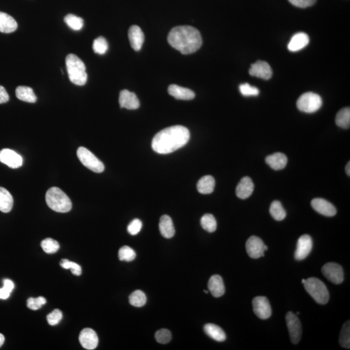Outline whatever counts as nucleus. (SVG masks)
Here are the masks:
<instances>
[{
  "label": "nucleus",
  "instance_id": "nucleus-1",
  "mask_svg": "<svg viewBox=\"0 0 350 350\" xmlns=\"http://www.w3.org/2000/svg\"><path fill=\"white\" fill-rule=\"evenodd\" d=\"M189 130L185 127L175 126L159 132L152 141V148L161 155L173 153L187 145L190 140Z\"/></svg>",
  "mask_w": 350,
  "mask_h": 350
},
{
  "label": "nucleus",
  "instance_id": "nucleus-2",
  "mask_svg": "<svg viewBox=\"0 0 350 350\" xmlns=\"http://www.w3.org/2000/svg\"><path fill=\"white\" fill-rule=\"evenodd\" d=\"M169 44L183 55H188L199 50L202 45L200 32L189 26H177L169 33Z\"/></svg>",
  "mask_w": 350,
  "mask_h": 350
},
{
  "label": "nucleus",
  "instance_id": "nucleus-3",
  "mask_svg": "<svg viewBox=\"0 0 350 350\" xmlns=\"http://www.w3.org/2000/svg\"><path fill=\"white\" fill-rule=\"evenodd\" d=\"M68 77L76 85L83 86L87 82L88 75L84 63L74 54H69L66 58Z\"/></svg>",
  "mask_w": 350,
  "mask_h": 350
},
{
  "label": "nucleus",
  "instance_id": "nucleus-4",
  "mask_svg": "<svg viewBox=\"0 0 350 350\" xmlns=\"http://www.w3.org/2000/svg\"><path fill=\"white\" fill-rule=\"evenodd\" d=\"M46 200L48 207L53 211L67 213L72 210V204L70 198L60 188L53 187L48 190Z\"/></svg>",
  "mask_w": 350,
  "mask_h": 350
},
{
  "label": "nucleus",
  "instance_id": "nucleus-5",
  "mask_svg": "<svg viewBox=\"0 0 350 350\" xmlns=\"http://www.w3.org/2000/svg\"><path fill=\"white\" fill-rule=\"evenodd\" d=\"M306 291L316 302L320 304H326L329 301L330 295L326 286L319 279L316 278H308L303 283Z\"/></svg>",
  "mask_w": 350,
  "mask_h": 350
},
{
  "label": "nucleus",
  "instance_id": "nucleus-6",
  "mask_svg": "<svg viewBox=\"0 0 350 350\" xmlns=\"http://www.w3.org/2000/svg\"><path fill=\"white\" fill-rule=\"evenodd\" d=\"M297 107L305 113H314L319 111L322 105V99L319 95L313 92L302 94L297 101Z\"/></svg>",
  "mask_w": 350,
  "mask_h": 350
},
{
  "label": "nucleus",
  "instance_id": "nucleus-7",
  "mask_svg": "<svg viewBox=\"0 0 350 350\" xmlns=\"http://www.w3.org/2000/svg\"><path fill=\"white\" fill-rule=\"evenodd\" d=\"M77 155L80 162L89 169L90 170L95 173H100L104 172L105 170L104 164L100 161L94 154L90 152L89 149L80 147L77 149Z\"/></svg>",
  "mask_w": 350,
  "mask_h": 350
},
{
  "label": "nucleus",
  "instance_id": "nucleus-8",
  "mask_svg": "<svg viewBox=\"0 0 350 350\" xmlns=\"http://www.w3.org/2000/svg\"><path fill=\"white\" fill-rule=\"evenodd\" d=\"M289 333H290L291 342L294 344H297L302 337V325L297 315L290 312L286 315Z\"/></svg>",
  "mask_w": 350,
  "mask_h": 350
},
{
  "label": "nucleus",
  "instance_id": "nucleus-9",
  "mask_svg": "<svg viewBox=\"0 0 350 350\" xmlns=\"http://www.w3.org/2000/svg\"><path fill=\"white\" fill-rule=\"evenodd\" d=\"M325 278L335 284H341L344 280V272L342 266L335 263L325 264L322 269Z\"/></svg>",
  "mask_w": 350,
  "mask_h": 350
},
{
  "label": "nucleus",
  "instance_id": "nucleus-10",
  "mask_svg": "<svg viewBox=\"0 0 350 350\" xmlns=\"http://www.w3.org/2000/svg\"><path fill=\"white\" fill-rule=\"evenodd\" d=\"M254 313L259 319L265 320L271 317L272 310L269 301L265 297H257L253 301Z\"/></svg>",
  "mask_w": 350,
  "mask_h": 350
},
{
  "label": "nucleus",
  "instance_id": "nucleus-11",
  "mask_svg": "<svg viewBox=\"0 0 350 350\" xmlns=\"http://www.w3.org/2000/svg\"><path fill=\"white\" fill-rule=\"evenodd\" d=\"M265 244L258 237H249L246 243V250L248 255L253 259H258L265 256Z\"/></svg>",
  "mask_w": 350,
  "mask_h": 350
},
{
  "label": "nucleus",
  "instance_id": "nucleus-12",
  "mask_svg": "<svg viewBox=\"0 0 350 350\" xmlns=\"http://www.w3.org/2000/svg\"><path fill=\"white\" fill-rule=\"evenodd\" d=\"M313 248V241L309 235H303L298 240L295 258L298 261L303 260L307 258Z\"/></svg>",
  "mask_w": 350,
  "mask_h": 350
},
{
  "label": "nucleus",
  "instance_id": "nucleus-13",
  "mask_svg": "<svg viewBox=\"0 0 350 350\" xmlns=\"http://www.w3.org/2000/svg\"><path fill=\"white\" fill-rule=\"evenodd\" d=\"M0 161L9 168L17 169L23 166V158L15 151L9 149H4L0 151Z\"/></svg>",
  "mask_w": 350,
  "mask_h": 350
},
{
  "label": "nucleus",
  "instance_id": "nucleus-14",
  "mask_svg": "<svg viewBox=\"0 0 350 350\" xmlns=\"http://www.w3.org/2000/svg\"><path fill=\"white\" fill-rule=\"evenodd\" d=\"M249 73L254 77L264 80H269L273 76V70L267 63L259 60L252 65L249 70Z\"/></svg>",
  "mask_w": 350,
  "mask_h": 350
},
{
  "label": "nucleus",
  "instance_id": "nucleus-15",
  "mask_svg": "<svg viewBox=\"0 0 350 350\" xmlns=\"http://www.w3.org/2000/svg\"><path fill=\"white\" fill-rule=\"evenodd\" d=\"M79 342L84 348L92 350L96 348L99 339L94 330L85 328L79 335Z\"/></svg>",
  "mask_w": 350,
  "mask_h": 350
},
{
  "label": "nucleus",
  "instance_id": "nucleus-16",
  "mask_svg": "<svg viewBox=\"0 0 350 350\" xmlns=\"http://www.w3.org/2000/svg\"><path fill=\"white\" fill-rule=\"evenodd\" d=\"M312 205L316 212L324 216L333 217L337 214V210L332 203L320 198L313 199Z\"/></svg>",
  "mask_w": 350,
  "mask_h": 350
},
{
  "label": "nucleus",
  "instance_id": "nucleus-17",
  "mask_svg": "<svg viewBox=\"0 0 350 350\" xmlns=\"http://www.w3.org/2000/svg\"><path fill=\"white\" fill-rule=\"evenodd\" d=\"M119 102L120 107L129 110H135L139 107V101L136 95L127 90L120 92Z\"/></svg>",
  "mask_w": 350,
  "mask_h": 350
},
{
  "label": "nucleus",
  "instance_id": "nucleus-18",
  "mask_svg": "<svg viewBox=\"0 0 350 350\" xmlns=\"http://www.w3.org/2000/svg\"><path fill=\"white\" fill-rule=\"evenodd\" d=\"M128 36L133 50L137 51L140 50L145 40V36L141 28L138 26H131L129 30Z\"/></svg>",
  "mask_w": 350,
  "mask_h": 350
},
{
  "label": "nucleus",
  "instance_id": "nucleus-19",
  "mask_svg": "<svg viewBox=\"0 0 350 350\" xmlns=\"http://www.w3.org/2000/svg\"><path fill=\"white\" fill-rule=\"evenodd\" d=\"M254 188V183L251 178L245 177L240 181L236 188V195L241 199H246L253 194Z\"/></svg>",
  "mask_w": 350,
  "mask_h": 350
},
{
  "label": "nucleus",
  "instance_id": "nucleus-20",
  "mask_svg": "<svg viewBox=\"0 0 350 350\" xmlns=\"http://www.w3.org/2000/svg\"><path fill=\"white\" fill-rule=\"evenodd\" d=\"M310 37L307 34L304 33H298L291 38L288 45V50L292 52L302 50L309 45Z\"/></svg>",
  "mask_w": 350,
  "mask_h": 350
},
{
  "label": "nucleus",
  "instance_id": "nucleus-21",
  "mask_svg": "<svg viewBox=\"0 0 350 350\" xmlns=\"http://www.w3.org/2000/svg\"><path fill=\"white\" fill-rule=\"evenodd\" d=\"M168 93L175 99L180 100H191L195 97V93L192 90L176 85L169 87Z\"/></svg>",
  "mask_w": 350,
  "mask_h": 350
},
{
  "label": "nucleus",
  "instance_id": "nucleus-22",
  "mask_svg": "<svg viewBox=\"0 0 350 350\" xmlns=\"http://www.w3.org/2000/svg\"><path fill=\"white\" fill-rule=\"evenodd\" d=\"M209 289L210 293L215 298L223 296L225 293V287L223 280L221 276L217 275L212 276L209 281Z\"/></svg>",
  "mask_w": 350,
  "mask_h": 350
},
{
  "label": "nucleus",
  "instance_id": "nucleus-23",
  "mask_svg": "<svg viewBox=\"0 0 350 350\" xmlns=\"http://www.w3.org/2000/svg\"><path fill=\"white\" fill-rule=\"evenodd\" d=\"M159 230H160L161 236L165 238L170 239L175 234V229L174 227L172 219L167 215L161 216L159 222Z\"/></svg>",
  "mask_w": 350,
  "mask_h": 350
},
{
  "label": "nucleus",
  "instance_id": "nucleus-24",
  "mask_svg": "<svg viewBox=\"0 0 350 350\" xmlns=\"http://www.w3.org/2000/svg\"><path fill=\"white\" fill-rule=\"evenodd\" d=\"M17 28L18 24L13 17L0 11V32L11 33L15 31Z\"/></svg>",
  "mask_w": 350,
  "mask_h": 350
},
{
  "label": "nucleus",
  "instance_id": "nucleus-25",
  "mask_svg": "<svg viewBox=\"0 0 350 350\" xmlns=\"http://www.w3.org/2000/svg\"><path fill=\"white\" fill-rule=\"evenodd\" d=\"M266 163L275 170H281L285 168L287 158L284 154L276 153L269 155L265 159Z\"/></svg>",
  "mask_w": 350,
  "mask_h": 350
},
{
  "label": "nucleus",
  "instance_id": "nucleus-26",
  "mask_svg": "<svg viewBox=\"0 0 350 350\" xmlns=\"http://www.w3.org/2000/svg\"><path fill=\"white\" fill-rule=\"evenodd\" d=\"M13 204V196L6 188L0 187V211L3 213L11 212Z\"/></svg>",
  "mask_w": 350,
  "mask_h": 350
},
{
  "label": "nucleus",
  "instance_id": "nucleus-27",
  "mask_svg": "<svg viewBox=\"0 0 350 350\" xmlns=\"http://www.w3.org/2000/svg\"><path fill=\"white\" fill-rule=\"evenodd\" d=\"M204 332L212 339L217 342H223L226 340V334L219 325L207 324L204 326Z\"/></svg>",
  "mask_w": 350,
  "mask_h": 350
},
{
  "label": "nucleus",
  "instance_id": "nucleus-28",
  "mask_svg": "<svg viewBox=\"0 0 350 350\" xmlns=\"http://www.w3.org/2000/svg\"><path fill=\"white\" fill-rule=\"evenodd\" d=\"M16 95L21 101L34 104L37 100L33 90L30 87L19 86L16 90Z\"/></svg>",
  "mask_w": 350,
  "mask_h": 350
},
{
  "label": "nucleus",
  "instance_id": "nucleus-29",
  "mask_svg": "<svg viewBox=\"0 0 350 350\" xmlns=\"http://www.w3.org/2000/svg\"><path fill=\"white\" fill-rule=\"evenodd\" d=\"M215 185L214 178L210 175H205L198 182L197 190L202 194H210L214 192Z\"/></svg>",
  "mask_w": 350,
  "mask_h": 350
},
{
  "label": "nucleus",
  "instance_id": "nucleus-30",
  "mask_svg": "<svg viewBox=\"0 0 350 350\" xmlns=\"http://www.w3.org/2000/svg\"><path fill=\"white\" fill-rule=\"evenodd\" d=\"M337 126L341 128L348 129L350 126V109L344 108L338 112L335 118Z\"/></svg>",
  "mask_w": 350,
  "mask_h": 350
},
{
  "label": "nucleus",
  "instance_id": "nucleus-31",
  "mask_svg": "<svg viewBox=\"0 0 350 350\" xmlns=\"http://www.w3.org/2000/svg\"><path fill=\"white\" fill-rule=\"evenodd\" d=\"M270 214L274 219L278 221H282L286 217L285 210H284L281 202L278 200H275L272 202L270 207Z\"/></svg>",
  "mask_w": 350,
  "mask_h": 350
},
{
  "label": "nucleus",
  "instance_id": "nucleus-32",
  "mask_svg": "<svg viewBox=\"0 0 350 350\" xmlns=\"http://www.w3.org/2000/svg\"><path fill=\"white\" fill-rule=\"evenodd\" d=\"M200 224L205 231L212 233L216 231L217 221L214 215L210 214L203 215L200 220Z\"/></svg>",
  "mask_w": 350,
  "mask_h": 350
},
{
  "label": "nucleus",
  "instance_id": "nucleus-33",
  "mask_svg": "<svg viewBox=\"0 0 350 350\" xmlns=\"http://www.w3.org/2000/svg\"><path fill=\"white\" fill-rule=\"evenodd\" d=\"M339 344L344 348L349 349L350 347V324L349 320L344 323L342 327L339 336Z\"/></svg>",
  "mask_w": 350,
  "mask_h": 350
},
{
  "label": "nucleus",
  "instance_id": "nucleus-34",
  "mask_svg": "<svg viewBox=\"0 0 350 350\" xmlns=\"http://www.w3.org/2000/svg\"><path fill=\"white\" fill-rule=\"evenodd\" d=\"M129 302L132 305L137 307H142V306L145 305L147 302V298L145 293L142 292L140 290L134 291V292L130 295Z\"/></svg>",
  "mask_w": 350,
  "mask_h": 350
},
{
  "label": "nucleus",
  "instance_id": "nucleus-35",
  "mask_svg": "<svg viewBox=\"0 0 350 350\" xmlns=\"http://www.w3.org/2000/svg\"><path fill=\"white\" fill-rule=\"evenodd\" d=\"M65 22L68 27L75 31L80 30L84 25V21H83V18L72 14H69L66 16Z\"/></svg>",
  "mask_w": 350,
  "mask_h": 350
},
{
  "label": "nucleus",
  "instance_id": "nucleus-36",
  "mask_svg": "<svg viewBox=\"0 0 350 350\" xmlns=\"http://www.w3.org/2000/svg\"><path fill=\"white\" fill-rule=\"evenodd\" d=\"M41 246L46 253L50 254L57 253L60 248L58 242L51 238H46L43 240L41 242Z\"/></svg>",
  "mask_w": 350,
  "mask_h": 350
},
{
  "label": "nucleus",
  "instance_id": "nucleus-37",
  "mask_svg": "<svg viewBox=\"0 0 350 350\" xmlns=\"http://www.w3.org/2000/svg\"><path fill=\"white\" fill-rule=\"evenodd\" d=\"M118 257L120 261L130 262L136 258V254L131 247L124 246L119 249Z\"/></svg>",
  "mask_w": 350,
  "mask_h": 350
},
{
  "label": "nucleus",
  "instance_id": "nucleus-38",
  "mask_svg": "<svg viewBox=\"0 0 350 350\" xmlns=\"http://www.w3.org/2000/svg\"><path fill=\"white\" fill-rule=\"evenodd\" d=\"M109 48L108 43L104 37L99 36V37L95 39L94 43H93V50L94 52L99 55H104L107 52Z\"/></svg>",
  "mask_w": 350,
  "mask_h": 350
},
{
  "label": "nucleus",
  "instance_id": "nucleus-39",
  "mask_svg": "<svg viewBox=\"0 0 350 350\" xmlns=\"http://www.w3.org/2000/svg\"><path fill=\"white\" fill-rule=\"evenodd\" d=\"M60 265L63 269H71L73 275L80 276L82 273V269L79 265L74 263V262L68 260L67 259H63L61 260Z\"/></svg>",
  "mask_w": 350,
  "mask_h": 350
},
{
  "label": "nucleus",
  "instance_id": "nucleus-40",
  "mask_svg": "<svg viewBox=\"0 0 350 350\" xmlns=\"http://www.w3.org/2000/svg\"><path fill=\"white\" fill-rule=\"evenodd\" d=\"M14 288L13 281L6 279L4 280V287L0 289V299L6 300L9 298Z\"/></svg>",
  "mask_w": 350,
  "mask_h": 350
},
{
  "label": "nucleus",
  "instance_id": "nucleus-41",
  "mask_svg": "<svg viewBox=\"0 0 350 350\" xmlns=\"http://www.w3.org/2000/svg\"><path fill=\"white\" fill-rule=\"evenodd\" d=\"M239 91L244 96H257L259 94L258 88L253 87L249 83H244L239 86Z\"/></svg>",
  "mask_w": 350,
  "mask_h": 350
},
{
  "label": "nucleus",
  "instance_id": "nucleus-42",
  "mask_svg": "<svg viewBox=\"0 0 350 350\" xmlns=\"http://www.w3.org/2000/svg\"><path fill=\"white\" fill-rule=\"evenodd\" d=\"M171 337H172V335H171V332L169 331L168 330L166 329L158 330V332H156L155 334L156 341H157L158 343L163 344H168V342H170L171 340Z\"/></svg>",
  "mask_w": 350,
  "mask_h": 350
},
{
  "label": "nucleus",
  "instance_id": "nucleus-43",
  "mask_svg": "<svg viewBox=\"0 0 350 350\" xmlns=\"http://www.w3.org/2000/svg\"><path fill=\"white\" fill-rule=\"evenodd\" d=\"M46 298L43 297H39L36 298H29L27 301V306L29 309L36 311L40 309L42 306L46 304Z\"/></svg>",
  "mask_w": 350,
  "mask_h": 350
},
{
  "label": "nucleus",
  "instance_id": "nucleus-44",
  "mask_svg": "<svg viewBox=\"0 0 350 350\" xmlns=\"http://www.w3.org/2000/svg\"><path fill=\"white\" fill-rule=\"evenodd\" d=\"M62 319L63 313L59 310H55L47 316L48 322L51 325H57Z\"/></svg>",
  "mask_w": 350,
  "mask_h": 350
},
{
  "label": "nucleus",
  "instance_id": "nucleus-45",
  "mask_svg": "<svg viewBox=\"0 0 350 350\" xmlns=\"http://www.w3.org/2000/svg\"><path fill=\"white\" fill-rule=\"evenodd\" d=\"M142 228V222L138 219H134L127 227V231L132 236H135L140 232Z\"/></svg>",
  "mask_w": 350,
  "mask_h": 350
},
{
  "label": "nucleus",
  "instance_id": "nucleus-46",
  "mask_svg": "<svg viewBox=\"0 0 350 350\" xmlns=\"http://www.w3.org/2000/svg\"><path fill=\"white\" fill-rule=\"evenodd\" d=\"M291 4L300 8H307L313 6L317 0H289Z\"/></svg>",
  "mask_w": 350,
  "mask_h": 350
},
{
  "label": "nucleus",
  "instance_id": "nucleus-47",
  "mask_svg": "<svg viewBox=\"0 0 350 350\" xmlns=\"http://www.w3.org/2000/svg\"><path fill=\"white\" fill-rule=\"evenodd\" d=\"M9 96L4 87L0 86V104H6L8 102Z\"/></svg>",
  "mask_w": 350,
  "mask_h": 350
},
{
  "label": "nucleus",
  "instance_id": "nucleus-48",
  "mask_svg": "<svg viewBox=\"0 0 350 350\" xmlns=\"http://www.w3.org/2000/svg\"><path fill=\"white\" fill-rule=\"evenodd\" d=\"M4 342H5V337L4 336V335L0 334V347H1L2 346V345L4 344Z\"/></svg>",
  "mask_w": 350,
  "mask_h": 350
},
{
  "label": "nucleus",
  "instance_id": "nucleus-49",
  "mask_svg": "<svg viewBox=\"0 0 350 350\" xmlns=\"http://www.w3.org/2000/svg\"><path fill=\"white\" fill-rule=\"evenodd\" d=\"M346 171L347 175L349 176V175H350V163H349V161L348 163H347V164L346 165Z\"/></svg>",
  "mask_w": 350,
  "mask_h": 350
},
{
  "label": "nucleus",
  "instance_id": "nucleus-50",
  "mask_svg": "<svg viewBox=\"0 0 350 350\" xmlns=\"http://www.w3.org/2000/svg\"><path fill=\"white\" fill-rule=\"evenodd\" d=\"M264 249H265V251H267V250H268V246H266V245H265V247H264Z\"/></svg>",
  "mask_w": 350,
  "mask_h": 350
},
{
  "label": "nucleus",
  "instance_id": "nucleus-51",
  "mask_svg": "<svg viewBox=\"0 0 350 350\" xmlns=\"http://www.w3.org/2000/svg\"><path fill=\"white\" fill-rule=\"evenodd\" d=\"M305 279H302V283L303 284L305 283Z\"/></svg>",
  "mask_w": 350,
  "mask_h": 350
},
{
  "label": "nucleus",
  "instance_id": "nucleus-52",
  "mask_svg": "<svg viewBox=\"0 0 350 350\" xmlns=\"http://www.w3.org/2000/svg\"><path fill=\"white\" fill-rule=\"evenodd\" d=\"M204 292L205 293H207V294L209 293V291H205V290L204 291Z\"/></svg>",
  "mask_w": 350,
  "mask_h": 350
},
{
  "label": "nucleus",
  "instance_id": "nucleus-53",
  "mask_svg": "<svg viewBox=\"0 0 350 350\" xmlns=\"http://www.w3.org/2000/svg\"><path fill=\"white\" fill-rule=\"evenodd\" d=\"M299 314H300V313H299V312H297V315H299Z\"/></svg>",
  "mask_w": 350,
  "mask_h": 350
}]
</instances>
